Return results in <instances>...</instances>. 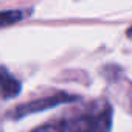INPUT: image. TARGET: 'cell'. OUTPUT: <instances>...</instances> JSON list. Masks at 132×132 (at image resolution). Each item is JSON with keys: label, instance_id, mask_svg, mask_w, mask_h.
Masks as SVG:
<instances>
[{"label": "cell", "instance_id": "obj_3", "mask_svg": "<svg viewBox=\"0 0 132 132\" xmlns=\"http://www.w3.org/2000/svg\"><path fill=\"white\" fill-rule=\"evenodd\" d=\"M0 79H2V98L3 100L14 98V96H17L20 93V82L13 75H10L5 67L2 69Z\"/></svg>", "mask_w": 132, "mask_h": 132}, {"label": "cell", "instance_id": "obj_5", "mask_svg": "<svg viewBox=\"0 0 132 132\" xmlns=\"http://www.w3.org/2000/svg\"><path fill=\"white\" fill-rule=\"evenodd\" d=\"M25 17V11L22 10H14V11H3L2 16H0V22H2L3 27H8L11 23L19 22L20 19Z\"/></svg>", "mask_w": 132, "mask_h": 132}, {"label": "cell", "instance_id": "obj_4", "mask_svg": "<svg viewBox=\"0 0 132 132\" xmlns=\"http://www.w3.org/2000/svg\"><path fill=\"white\" fill-rule=\"evenodd\" d=\"M31 132H67V124H65V118L64 120H53L50 123H45L36 129H33Z\"/></svg>", "mask_w": 132, "mask_h": 132}, {"label": "cell", "instance_id": "obj_2", "mask_svg": "<svg viewBox=\"0 0 132 132\" xmlns=\"http://www.w3.org/2000/svg\"><path fill=\"white\" fill-rule=\"evenodd\" d=\"M64 101H72V96L64 95V93L53 95V96H48V98H42V100H37V101L19 106V107H16L11 112H14V117H22V115L33 113V112H37V110H42V109H47V107H54V106H57V104H61Z\"/></svg>", "mask_w": 132, "mask_h": 132}, {"label": "cell", "instance_id": "obj_6", "mask_svg": "<svg viewBox=\"0 0 132 132\" xmlns=\"http://www.w3.org/2000/svg\"><path fill=\"white\" fill-rule=\"evenodd\" d=\"M127 36H129V37H130V39H132V27H130V28H129V30H127Z\"/></svg>", "mask_w": 132, "mask_h": 132}, {"label": "cell", "instance_id": "obj_1", "mask_svg": "<svg viewBox=\"0 0 132 132\" xmlns=\"http://www.w3.org/2000/svg\"><path fill=\"white\" fill-rule=\"evenodd\" d=\"M67 132H110L112 109L106 101H96L86 107V110L65 118Z\"/></svg>", "mask_w": 132, "mask_h": 132}, {"label": "cell", "instance_id": "obj_7", "mask_svg": "<svg viewBox=\"0 0 132 132\" xmlns=\"http://www.w3.org/2000/svg\"><path fill=\"white\" fill-rule=\"evenodd\" d=\"M130 104H132V96H130Z\"/></svg>", "mask_w": 132, "mask_h": 132}]
</instances>
